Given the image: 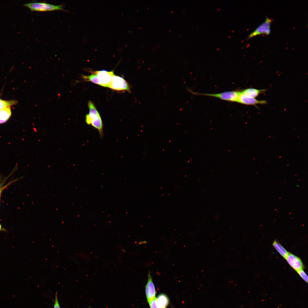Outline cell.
Segmentation results:
<instances>
[{"label":"cell","instance_id":"12","mask_svg":"<svg viewBox=\"0 0 308 308\" xmlns=\"http://www.w3.org/2000/svg\"><path fill=\"white\" fill-rule=\"evenodd\" d=\"M272 245L280 254L285 259L289 252L276 240L273 242Z\"/></svg>","mask_w":308,"mask_h":308},{"label":"cell","instance_id":"11","mask_svg":"<svg viewBox=\"0 0 308 308\" xmlns=\"http://www.w3.org/2000/svg\"><path fill=\"white\" fill-rule=\"evenodd\" d=\"M11 106L7 107L0 112V123L6 122L9 118L11 115Z\"/></svg>","mask_w":308,"mask_h":308},{"label":"cell","instance_id":"18","mask_svg":"<svg viewBox=\"0 0 308 308\" xmlns=\"http://www.w3.org/2000/svg\"><path fill=\"white\" fill-rule=\"evenodd\" d=\"M11 183L12 182L9 183L7 185H6L5 186H4L0 188V197L1 194V193H2V191H3V190L5 189L6 187H7L8 185H10L11 184Z\"/></svg>","mask_w":308,"mask_h":308},{"label":"cell","instance_id":"10","mask_svg":"<svg viewBox=\"0 0 308 308\" xmlns=\"http://www.w3.org/2000/svg\"><path fill=\"white\" fill-rule=\"evenodd\" d=\"M265 91V90L264 89L258 90L253 88H249L243 90L241 92L246 96L255 98Z\"/></svg>","mask_w":308,"mask_h":308},{"label":"cell","instance_id":"3","mask_svg":"<svg viewBox=\"0 0 308 308\" xmlns=\"http://www.w3.org/2000/svg\"><path fill=\"white\" fill-rule=\"evenodd\" d=\"M196 95H204L218 98L222 100L232 102H236L240 92L231 91L224 92L216 94H204L193 92Z\"/></svg>","mask_w":308,"mask_h":308},{"label":"cell","instance_id":"6","mask_svg":"<svg viewBox=\"0 0 308 308\" xmlns=\"http://www.w3.org/2000/svg\"><path fill=\"white\" fill-rule=\"evenodd\" d=\"M94 72L98 77L99 85L107 87H108L114 75L113 71H108L104 70L94 71Z\"/></svg>","mask_w":308,"mask_h":308},{"label":"cell","instance_id":"5","mask_svg":"<svg viewBox=\"0 0 308 308\" xmlns=\"http://www.w3.org/2000/svg\"><path fill=\"white\" fill-rule=\"evenodd\" d=\"M272 21V19L266 17L265 21L250 33L246 39L262 34L269 35L271 32L270 26Z\"/></svg>","mask_w":308,"mask_h":308},{"label":"cell","instance_id":"16","mask_svg":"<svg viewBox=\"0 0 308 308\" xmlns=\"http://www.w3.org/2000/svg\"><path fill=\"white\" fill-rule=\"evenodd\" d=\"M300 277L306 282L308 283V276L303 269L301 270L297 271Z\"/></svg>","mask_w":308,"mask_h":308},{"label":"cell","instance_id":"17","mask_svg":"<svg viewBox=\"0 0 308 308\" xmlns=\"http://www.w3.org/2000/svg\"><path fill=\"white\" fill-rule=\"evenodd\" d=\"M53 308H60L58 301L57 292H56L55 294V299Z\"/></svg>","mask_w":308,"mask_h":308},{"label":"cell","instance_id":"7","mask_svg":"<svg viewBox=\"0 0 308 308\" xmlns=\"http://www.w3.org/2000/svg\"><path fill=\"white\" fill-rule=\"evenodd\" d=\"M145 291L147 301L149 303L155 298L156 290L150 272L148 273V279L145 287Z\"/></svg>","mask_w":308,"mask_h":308},{"label":"cell","instance_id":"15","mask_svg":"<svg viewBox=\"0 0 308 308\" xmlns=\"http://www.w3.org/2000/svg\"><path fill=\"white\" fill-rule=\"evenodd\" d=\"M149 304L150 308H161L156 297L152 300Z\"/></svg>","mask_w":308,"mask_h":308},{"label":"cell","instance_id":"22","mask_svg":"<svg viewBox=\"0 0 308 308\" xmlns=\"http://www.w3.org/2000/svg\"><path fill=\"white\" fill-rule=\"evenodd\" d=\"M149 7H148L147 9H149Z\"/></svg>","mask_w":308,"mask_h":308},{"label":"cell","instance_id":"13","mask_svg":"<svg viewBox=\"0 0 308 308\" xmlns=\"http://www.w3.org/2000/svg\"><path fill=\"white\" fill-rule=\"evenodd\" d=\"M157 299L161 308H166L169 305V298L167 296L164 294L159 295Z\"/></svg>","mask_w":308,"mask_h":308},{"label":"cell","instance_id":"21","mask_svg":"<svg viewBox=\"0 0 308 308\" xmlns=\"http://www.w3.org/2000/svg\"><path fill=\"white\" fill-rule=\"evenodd\" d=\"M170 31H171V30H169V32H170Z\"/></svg>","mask_w":308,"mask_h":308},{"label":"cell","instance_id":"4","mask_svg":"<svg viewBox=\"0 0 308 308\" xmlns=\"http://www.w3.org/2000/svg\"><path fill=\"white\" fill-rule=\"evenodd\" d=\"M108 87L115 90L130 91L129 86L126 81L123 78L115 75Z\"/></svg>","mask_w":308,"mask_h":308},{"label":"cell","instance_id":"2","mask_svg":"<svg viewBox=\"0 0 308 308\" xmlns=\"http://www.w3.org/2000/svg\"><path fill=\"white\" fill-rule=\"evenodd\" d=\"M32 11H45L55 10H65L62 5H55L46 2H32L23 4Z\"/></svg>","mask_w":308,"mask_h":308},{"label":"cell","instance_id":"14","mask_svg":"<svg viewBox=\"0 0 308 308\" xmlns=\"http://www.w3.org/2000/svg\"><path fill=\"white\" fill-rule=\"evenodd\" d=\"M16 103L15 101H5L0 99V112L4 108L8 106H11Z\"/></svg>","mask_w":308,"mask_h":308},{"label":"cell","instance_id":"1","mask_svg":"<svg viewBox=\"0 0 308 308\" xmlns=\"http://www.w3.org/2000/svg\"><path fill=\"white\" fill-rule=\"evenodd\" d=\"M89 112L85 117L86 124L97 129L101 137L103 135L104 125L100 114L93 103L91 101L88 103Z\"/></svg>","mask_w":308,"mask_h":308},{"label":"cell","instance_id":"19","mask_svg":"<svg viewBox=\"0 0 308 308\" xmlns=\"http://www.w3.org/2000/svg\"><path fill=\"white\" fill-rule=\"evenodd\" d=\"M1 225H0V229H1Z\"/></svg>","mask_w":308,"mask_h":308},{"label":"cell","instance_id":"20","mask_svg":"<svg viewBox=\"0 0 308 308\" xmlns=\"http://www.w3.org/2000/svg\"><path fill=\"white\" fill-rule=\"evenodd\" d=\"M173 12V11H172V12H171V13H172Z\"/></svg>","mask_w":308,"mask_h":308},{"label":"cell","instance_id":"8","mask_svg":"<svg viewBox=\"0 0 308 308\" xmlns=\"http://www.w3.org/2000/svg\"><path fill=\"white\" fill-rule=\"evenodd\" d=\"M285 259L291 267L296 271L303 269L304 265L303 262L301 259L296 256L289 253Z\"/></svg>","mask_w":308,"mask_h":308},{"label":"cell","instance_id":"9","mask_svg":"<svg viewBox=\"0 0 308 308\" xmlns=\"http://www.w3.org/2000/svg\"><path fill=\"white\" fill-rule=\"evenodd\" d=\"M237 102L246 105H256L264 104L267 103L265 100H259L255 98H252L242 94L240 92Z\"/></svg>","mask_w":308,"mask_h":308}]
</instances>
